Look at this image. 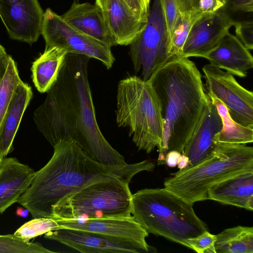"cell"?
Masks as SVG:
<instances>
[{"label": "cell", "mask_w": 253, "mask_h": 253, "mask_svg": "<svg viewBox=\"0 0 253 253\" xmlns=\"http://www.w3.org/2000/svg\"><path fill=\"white\" fill-rule=\"evenodd\" d=\"M11 58L6 53L4 47L0 43V82L6 71Z\"/></svg>", "instance_id": "e575fe53"}, {"label": "cell", "mask_w": 253, "mask_h": 253, "mask_svg": "<svg viewBox=\"0 0 253 253\" xmlns=\"http://www.w3.org/2000/svg\"><path fill=\"white\" fill-rule=\"evenodd\" d=\"M162 2L169 40L172 30L180 14L197 9L198 8L194 0H162Z\"/></svg>", "instance_id": "f1b7e54d"}, {"label": "cell", "mask_w": 253, "mask_h": 253, "mask_svg": "<svg viewBox=\"0 0 253 253\" xmlns=\"http://www.w3.org/2000/svg\"><path fill=\"white\" fill-rule=\"evenodd\" d=\"M38 242H26L14 234L0 235V253H55Z\"/></svg>", "instance_id": "83f0119b"}, {"label": "cell", "mask_w": 253, "mask_h": 253, "mask_svg": "<svg viewBox=\"0 0 253 253\" xmlns=\"http://www.w3.org/2000/svg\"><path fill=\"white\" fill-rule=\"evenodd\" d=\"M95 4L99 6L102 10L103 11V12L105 11L106 9V5L107 0H95Z\"/></svg>", "instance_id": "f35d334b"}, {"label": "cell", "mask_w": 253, "mask_h": 253, "mask_svg": "<svg viewBox=\"0 0 253 253\" xmlns=\"http://www.w3.org/2000/svg\"><path fill=\"white\" fill-rule=\"evenodd\" d=\"M207 95L201 116L182 153L188 159L187 167L194 166L212 154L215 145L214 137L222 128L217 108Z\"/></svg>", "instance_id": "5bb4252c"}, {"label": "cell", "mask_w": 253, "mask_h": 253, "mask_svg": "<svg viewBox=\"0 0 253 253\" xmlns=\"http://www.w3.org/2000/svg\"><path fill=\"white\" fill-rule=\"evenodd\" d=\"M169 44L162 0H154L144 29L129 45L134 72L141 71L144 81L169 60Z\"/></svg>", "instance_id": "ba28073f"}, {"label": "cell", "mask_w": 253, "mask_h": 253, "mask_svg": "<svg viewBox=\"0 0 253 253\" xmlns=\"http://www.w3.org/2000/svg\"><path fill=\"white\" fill-rule=\"evenodd\" d=\"M104 14L116 45H130L147 24L135 15L124 0H107Z\"/></svg>", "instance_id": "ac0fdd59"}, {"label": "cell", "mask_w": 253, "mask_h": 253, "mask_svg": "<svg viewBox=\"0 0 253 253\" xmlns=\"http://www.w3.org/2000/svg\"><path fill=\"white\" fill-rule=\"evenodd\" d=\"M41 35L45 48L57 47L67 53L86 55L98 60L107 69L115 62L110 46L75 29L49 8L44 12Z\"/></svg>", "instance_id": "9c48e42d"}, {"label": "cell", "mask_w": 253, "mask_h": 253, "mask_svg": "<svg viewBox=\"0 0 253 253\" xmlns=\"http://www.w3.org/2000/svg\"><path fill=\"white\" fill-rule=\"evenodd\" d=\"M53 155L32 181L18 203L33 218L51 217L53 208L67 196L92 182L118 177L130 182L137 173L153 171L155 164L141 162L116 167L100 164L87 156L72 140H62L53 146Z\"/></svg>", "instance_id": "7a4b0ae2"}, {"label": "cell", "mask_w": 253, "mask_h": 253, "mask_svg": "<svg viewBox=\"0 0 253 253\" xmlns=\"http://www.w3.org/2000/svg\"><path fill=\"white\" fill-rule=\"evenodd\" d=\"M17 65L11 57L0 82V126L18 85L22 82Z\"/></svg>", "instance_id": "484cf974"}, {"label": "cell", "mask_w": 253, "mask_h": 253, "mask_svg": "<svg viewBox=\"0 0 253 253\" xmlns=\"http://www.w3.org/2000/svg\"><path fill=\"white\" fill-rule=\"evenodd\" d=\"M141 20L147 23L150 10V0H124Z\"/></svg>", "instance_id": "1f68e13d"}, {"label": "cell", "mask_w": 253, "mask_h": 253, "mask_svg": "<svg viewBox=\"0 0 253 253\" xmlns=\"http://www.w3.org/2000/svg\"><path fill=\"white\" fill-rule=\"evenodd\" d=\"M211 64L239 77L253 67V58L237 37L228 32L211 51L202 56Z\"/></svg>", "instance_id": "2e32d148"}, {"label": "cell", "mask_w": 253, "mask_h": 253, "mask_svg": "<svg viewBox=\"0 0 253 253\" xmlns=\"http://www.w3.org/2000/svg\"><path fill=\"white\" fill-rule=\"evenodd\" d=\"M44 12L38 0H0V18L13 40L36 42L41 35Z\"/></svg>", "instance_id": "7c38bea8"}, {"label": "cell", "mask_w": 253, "mask_h": 253, "mask_svg": "<svg viewBox=\"0 0 253 253\" xmlns=\"http://www.w3.org/2000/svg\"><path fill=\"white\" fill-rule=\"evenodd\" d=\"M211 155L201 162L171 174L165 188L193 204L208 200L209 189L216 183L253 170V148L245 144L214 141Z\"/></svg>", "instance_id": "5b68a950"}, {"label": "cell", "mask_w": 253, "mask_h": 253, "mask_svg": "<svg viewBox=\"0 0 253 253\" xmlns=\"http://www.w3.org/2000/svg\"><path fill=\"white\" fill-rule=\"evenodd\" d=\"M208 92L226 107L232 119L253 128V92L240 85L233 75L211 64L202 68Z\"/></svg>", "instance_id": "30bf717a"}, {"label": "cell", "mask_w": 253, "mask_h": 253, "mask_svg": "<svg viewBox=\"0 0 253 253\" xmlns=\"http://www.w3.org/2000/svg\"><path fill=\"white\" fill-rule=\"evenodd\" d=\"M29 212V211L23 207H18L16 210V214L18 216L26 217L28 216Z\"/></svg>", "instance_id": "74e56055"}, {"label": "cell", "mask_w": 253, "mask_h": 253, "mask_svg": "<svg viewBox=\"0 0 253 253\" xmlns=\"http://www.w3.org/2000/svg\"><path fill=\"white\" fill-rule=\"evenodd\" d=\"M129 182L118 177L97 180L61 200L52 209L55 220L125 217L131 215Z\"/></svg>", "instance_id": "52a82bcc"}, {"label": "cell", "mask_w": 253, "mask_h": 253, "mask_svg": "<svg viewBox=\"0 0 253 253\" xmlns=\"http://www.w3.org/2000/svg\"><path fill=\"white\" fill-rule=\"evenodd\" d=\"M158 98L163 134L158 164L170 151L182 153L207 101L202 76L188 58L176 57L160 67L148 80Z\"/></svg>", "instance_id": "3957f363"}, {"label": "cell", "mask_w": 253, "mask_h": 253, "mask_svg": "<svg viewBox=\"0 0 253 253\" xmlns=\"http://www.w3.org/2000/svg\"><path fill=\"white\" fill-rule=\"evenodd\" d=\"M182 153L176 151H170L166 155L164 164L169 167H175L177 166L181 158Z\"/></svg>", "instance_id": "d590c367"}, {"label": "cell", "mask_w": 253, "mask_h": 253, "mask_svg": "<svg viewBox=\"0 0 253 253\" xmlns=\"http://www.w3.org/2000/svg\"><path fill=\"white\" fill-rule=\"evenodd\" d=\"M44 238L54 240L81 253H154L156 249L131 240L82 230L61 228L44 234Z\"/></svg>", "instance_id": "8fae6325"}, {"label": "cell", "mask_w": 253, "mask_h": 253, "mask_svg": "<svg viewBox=\"0 0 253 253\" xmlns=\"http://www.w3.org/2000/svg\"><path fill=\"white\" fill-rule=\"evenodd\" d=\"M193 205L165 188H145L132 194L131 213L148 233L190 248L187 239L208 230Z\"/></svg>", "instance_id": "277c9868"}, {"label": "cell", "mask_w": 253, "mask_h": 253, "mask_svg": "<svg viewBox=\"0 0 253 253\" xmlns=\"http://www.w3.org/2000/svg\"><path fill=\"white\" fill-rule=\"evenodd\" d=\"M202 14L198 9L180 14L169 39V59L173 57H181L183 45L190 29Z\"/></svg>", "instance_id": "d4e9b609"}, {"label": "cell", "mask_w": 253, "mask_h": 253, "mask_svg": "<svg viewBox=\"0 0 253 253\" xmlns=\"http://www.w3.org/2000/svg\"><path fill=\"white\" fill-rule=\"evenodd\" d=\"M35 171L15 158H4L0 169V213L4 212L30 186Z\"/></svg>", "instance_id": "d6986e66"}, {"label": "cell", "mask_w": 253, "mask_h": 253, "mask_svg": "<svg viewBox=\"0 0 253 253\" xmlns=\"http://www.w3.org/2000/svg\"><path fill=\"white\" fill-rule=\"evenodd\" d=\"M56 220L61 228L90 231L148 245L146 238L149 233L132 215L125 217Z\"/></svg>", "instance_id": "9a60e30c"}, {"label": "cell", "mask_w": 253, "mask_h": 253, "mask_svg": "<svg viewBox=\"0 0 253 253\" xmlns=\"http://www.w3.org/2000/svg\"><path fill=\"white\" fill-rule=\"evenodd\" d=\"M62 18L83 33L105 43L111 47L116 45L110 32L104 14L97 4L80 3L75 0Z\"/></svg>", "instance_id": "e0dca14e"}, {"label": "cell", "mask_w": 253, "mask_h": 253, "mask_svg": "<svg viewBox=\"0 0 253 253\" xmlns=\"http://www.w3.org/2000/svg\"><path fill=\"white\" fill-rule=\"evenodd\" d=\"M4 157H3L0 154V169L1 167V165H2V161H3V158Z\"/></svg>", "instance_id": "ab89813d"}, {"label": "cell", "mask_w": 253, "mask_h": 253, "mask_svg": "<svg viewBox=\"0 0 253 253\" xmlns=\"http://www.w3.org/2000/svg\"><path fill=\"white\" fill-rule=\"evenodd\" d=\"M215 253H253V227L239 225L215 235Z\"/></svg>", "instance_id": "603a6c76"}, {"label": "cell", "mask_w": 253, "mask_h": 253, "mask_svg": "<svg viewBox=\"0 0 253 253\" xmlns=\"http://www.w3.org/2000/svg\"><path fill=\"white\" fill-rule=\"evenodd\" d=\"M208 199L220 203L253 210V170L220 181L207 192Z\"/></svg>", "instance_id": "ffe728a7"}, {"label": "cell", "mask_w": 253, "mask_h": 253, "mask_svg": "<svg viewBox=\"0 0 253 253\" xmlns=\"http://www.w3.org/2000/svg\"><path fill=\"white\" fill-rule=\"evenodd\" d=\"M89 57L67 53L44 102L34 112L35 124L53 147L76 142L90 158L104 165L127 164L98 126L88 78Z\"/></svg>", "instance_id": "6da1fadb"}, {"label": "cell", "mask_w": 253, "mask_h": 253, "mask_svg": "<svg viewBox=\"0 0 253 253\" xmlns=\"http://www.w3.org/2000/svg\"><path fill=\"white\" fill-rule=\"evenodd\" d=\"M196 5H197L198 6V4H199V0H194Z\"/></svg>", "instance_id": "60d3db41"}, {"label": "cell", "mask_w": 253, "mask_h": 253, "mask_svg": "<svg viewBox=\"0 0 253 253\" xmlns=\"http://www.w3.org/2000/svg\"><path fill=\"white\" fill-rule=\"evenodd\" d=\"M227 7L234 12L252 13L253 0H227L224 9Z\"/></svg>", "instance_id": "836d02e7"}, {"label": "cell", "mask_w": 253, "mask_h": 253, "mask_svg": "<svg viewBox=\"0 0 253 253\" xmlns=\"http://www.w3.org/2000/svg\"><path fill=\"white\" fill-rule=\"evenodd\" d=\"M237 38L248 50L253 49V20L235 21L234 25Z\"/></svg>", "instance_id": "4dcf8cb0"}, {"label": "cell", "mask_w": 253, "mask_h": 253, "mask_svg": "<svg viewBox=\"0 0 253 253\" xmlns=\"http://www.w3.org/2000/svg\"><path fill=\"white\" fill-rule=\"evenodd\" d=\"M234 22L224 9L214 13H202L190 29L181 57H202L229 32Z\"/></svg>", "instance_id": "4fadbf2b"}, {"label": "cell", "mask_w": 253, "mask_h": 253, "mask_svg": "<svg viewBox=\"0 0 253 253\" xmlns=\"http://www.w3.org/2000/svg\"><path fill=\"white\" fill-rule=\"evenodd\" d=\"M116 122L128 127L129 136L139 150L150 153L161 144L163 123L159 103L149 81L136 76L118 85Z\"/></svg>", "instance_id": "8992f818"}, {"label": "cell", "mask_w": 253, "mask_h": 253, "mask_svg": "<svg viewBox=\"0 0 253 253\" xmlns=\"http://www.w3.org/2000/svg\"><path fill=\"white\" fill-rule=\"evenodd\" d=\"M216 237L208 230L194 238L187 239L190 249L198 253H215L214 242Z\"/></svg>", "instance_id": "f546056e"}, {"label": "cell", "mask_w": 253, "mask_h": 253, "mask_svg": "<svg viewBox=\"0 0 253 253\" xmlns=\"http://www.w3.org/2000/svg\"><path fill=\"white\" fill-rule=\"evenodd\" d=\"M227 0H199L198 9L202 13H211L224 9Z\"/></svg>", "instance_id": "d6a6232c"}, {"label": "cell", "mask_w": 253, "mask_h": 253, "mask_svg": "<svg viewBox=\"0 0 253 253\" xmlns=\"http://www.w3.org/2000/svg\"><path fill=\"white\" fill-rule=\"evenodd\" d=\"M207 94L215 105L223 125L221 130L214 136L213 140L233 144L252 143L253 128L244 126L234 121L225 105L212 93L208 92Z\"/></svg>", "instance_id": "cb8c5ba5"}, {"label": "cell", "mask_w": 253, "mask_h": 253, "mask_svg": "<svg viewBox=\"0 0 253 253\" xmlns=\"http://www.w3.org/2000/svg\"><path fill=\"white\" fill-rule=\"evenodd\" d=\"M67 53L59 47L45 48L43 53L33 63V81L39 91L47 92L55 82Z\"/></svg>", "instance_id": "7402d4cb"}, {"label": "cell", "mask_w": 253, "mask_h": 253, "mask_svg": "<svg viewBox=\"0 0 253 253\" xmlns=\"http://www.w3.org/2000/svg\"><path fill=\"white\" fill-rule=\"evenodd\" d=\"M61 228L57 221L52 217L34 218L20 226L14 233L26 242L39 236Z\"/></svg>", "instance_id": "4316f807"}, {"label": "cell", "mask_w": 253, "mask_h": 253, "mask_svg": "<svg viewBox=\"0 0 253 253\" xmlns=\"http://www.w3.org/2000/svg\"><path fill=\"white\" fill-rule=\"evenodd\" d=\"M33 95L22 82L17 87L0 126V154L5 157L13 150V142L24 113Z\"/></svg>", "instance_id": "44dd1931"}, {"label": "cell", "mask_w": 253, "mask_h": 253, "mask_svg": "<svg viewBox=\"0 0 253 253\" xmlns=\"http://www.w3.org/2000/svg\"><path fill=\"white\" fill-rule=\"evenodd\" d=\"M189 164L188 159L187 157L182 154L181 158L178 163L177 166L179 169L185 168Z\"/></svg>", "instance_id": "8d00e7d4"}]
</instances>
